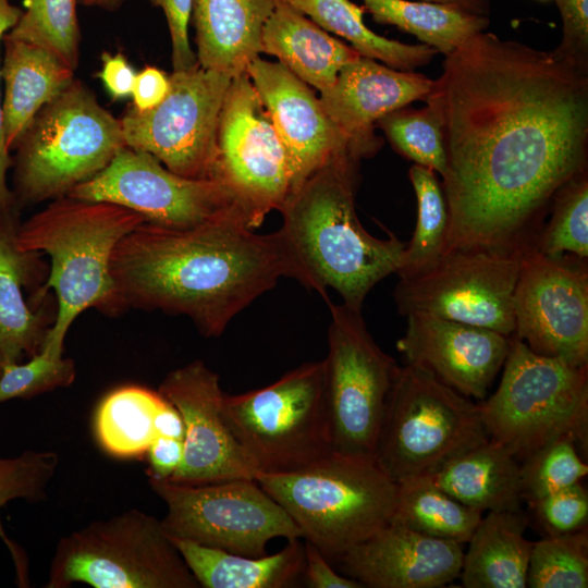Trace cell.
<instances>
[{"label":"cell","mask_w":588,"mask_h":588,"mask_svg":"<svg viewBox=\"0 0 588 588\" xmlns=\"http://www.w3.org/2000/svg\"><path fill=\"white\" fill-rule=\"evenodd\" d=\"M427 98L446 159L443 254L529 247L556 193L586 171L587 66L481 32L445 56Z\"/></svg>","instance_id":"1"},{"label":"cell","mask_w":588,"mask_h":588,"mask_svg":"<svg viewBox=\"0 0 588 588\" xmlns=\"http://www.w3.org/2000/svg\"><path fill=\"white\" fill-rule=\"evenodd\" d=\"M110 271L125 307L186 316L206 338L296 275L281 232L256 233L235 215L188 229L145 221L119 242Z\"/></svg>","instance_id":"2"},{"label":"cell","mask_w":588,"mask_h":588,"mask_svg":"<svg viewBox=\"0 0 588 588\" xmlns=\"http://www.w3.org/2000/svg\"><path fill=\"white\" fill-rule=\"evenodd\" d=\"M351 151L332 157L291 192L280 208L281 232L295 267V280L318 292L327 289L362 309L369 291L396 273L406 244L390 234L368 233L355 209L357 163Z\"/></svg>","instance_id":"3"},{"label":"cell","mask_w":588,"mask_h":588,"mask_svg":"<svg viewBox=\"0 0 588 588\" xmlns=\"http://www.w3.org/2000/svg\"><path fill=\"white\" fill-rule=\"evenodd\" d=\"M145 221L117 204L64 196L19 224L17 246L45 253L51 259L42 287L53 290L57 311L41 350L62 355L70 327L88 308L108 315L126 308L115 289L110 261L119 242Z\"/></svg>","instance_id":"4"},{"label":"cell","mask_w":588,"mask_h":588,"mask_svg":"<svg viewBox=\"0 0 588 588\" xmlns=\"http://www.w3.org/2000/svg\"><path fill=\"white\" fill-rule=\"evenodd\" d=\"M126 146L120 118L74 78L27 124L11 150V192L22 209L66 196Z\"/></svg>","instance_id":"5"},{"label":"cell","mask_w":588,"mask_h":588,"mask_svg":"<svg viewBox=\"0 0 588 588\" xmlns=\"http://www.w3.org/2000/svg\"><path fill=\"white\" fill-rule=\"evenodd\" d=\"M254 479L328 560L385 527L395 507L397 485L373 456L332 452L302 469Z\"/></svg>","instance_id":"6"},{"label":"cell","mask_w":588,"mask_h":588,"mask_svg":"<svg viewBox=\"0 0 588 588\" xmlns=\"http://www.w3.org/2000/svg\"><path fill=\"white\" fill-rule=\"evenodd\" d=\"M497 391L479 405L488 438L523 461L571 434L587 448L588 365L538 355L511 336Z\"/></svg>","instance_id":"7"},{"label":"cell","mask_w":588,"mask_h":588,"mask_svg":"<svg viewBox=\"0 0 588 588\" xmlns=\"http://www.w3.org/2000/svg\"><path fill=\"white\" fill-rule=\"evenodd\" d=\"M222 415L256 473L295 471L333 452L324 359L265 388L224 393Z\"/></svg>","instance_id":"8"},{"label":"cell","mask_w":588,"mask_h":588,"mask_svg":"<svg viewBox=\"0 0 588 588\" xmlns=\"http://www.w3.org/2000/svg\"><path fill=\"white\" fill-rule=\"evenodd\" d=\"M487 439L478 403L406 364L388 396L373 458L400 483L432 476Z\"/></svg>","instance_id":"9"},{"label":"cell","mask_w":588,"mask_h":588,"mask_svg":"<svg viewBox=\"0 0 588 588\" xmlns=\"http://www.w3.org/2000/svg\"><path fill=\"white\" fill-rule=\"evenodd\" d=\"M198 588L161 520L132 509L62 537L47 588Z\"/></svg>","instance_id":"10"},{"label":"cell","mask_w":588,"mask_h":588,"mask_svg":"<svg viewBox=\"0 0 588 588\" xmlns=\"http://www.w3.org/2000/svg\"><path fill=\"white\" fill-rule=\"evenodd\" d=\"M148 482L167 505L161 525L170 538L255 558L266 555L273 538H302L289 514L255 479L189 486L148 477Z\"/></svg>","instance_id":"11"},{"label":"cell","mask_w":588,"mask_h":588,"mask_svg":"<svg viewBox=\"0 0 588 588\" xmlns=\"http://www.w3.org/2000/svg\"><path fill=\"white\" fill-rule=\"evenodd\" d=\"M330 310L326 364L333 452L373 456L399 365L370 335L362 309L326 299Z\"/></svg>","instance_id":"12"},{"label":"cell","mask_w":588,"mask_h":588,"mask_svg":"<svg viewBox=\"0 0 588 588\" xmlns=\"http://www.w3.org/2000/svg\"><path fill=\"white\" fill-rule=\"evenodd\" d=\"M211 180L253 230L291 192L286 151L246 71L232 78L221 108Z\"/></svg>","instance_id":"13"},{"label":"cell","mask_w":588,"mask_h":588,"mask_svg":"<svg viewBox=\"0 0 588 588\" xmlns=\"http://www.w3.org/2000/svg\"><path fill=\"white\" fill-rule=\"evenodd\" d=\"M522 253L446 252L422 271L400 278L394 290L399 313L430 315L512 336Z\"/></svg>","instance_id":"14"},{"label":"cell","mask_w":588,"mask_h":588,"mask_svg":"<svg viewBox=\"0 0 588 588\" xmlns=\"http://www.w3.org/2000/svg\"><path fill=\"white\" fill-rule=\"evenodd\" d=\"M234 76L199 65L170 74L167 97L148 111L120 118L127 147L155 156L170 171L211 179L221 108Z\"/></svg>","instance_id":"15"},{"label":"cell","mask_w":588,"mask_h":588,"mask_svg":"<svg viewBox=\"0 0 588 588\" xmlns=\"http://www.w3.org/2000/svg\"><path fill=\"white\" fill-rule=\"evenodd\" d=\"M66 196L117 204L168 229H188L230 215L245 221L219 182L179 175L155 156L127 146L101 172Z\"/></svg>","instance_id":"16"},{"label":"cell","mask_w":588,"mask_h":588,"mask_svg":"<svg viewBox=\"0 0 588 588\" xmlns=\"http://www.w3.org/2000/svg\"><path fill=\"white\" fill-rule=\"evenodd\" d=\"M512 336L534 353L588 365L586 262L551 259L531 246L520 256L513 296Z\"/></svg>","instance_id":"17"},{"label":"cell","mask_w":588,"mask_h":588,"mask_svg":"<svg viewBox=\"0 0 588 588\" xmlns=\"http://www.w3.org/2000/svg\"><path fill=\"white\" fill-rule=\"evenodd\" d=\"M158 392L176 407L185 425L183 461L168 480L197 486L255 478L256 470L223 418L224 392L217 372L193 360L170 371Z\"/></svg>","instance_id":"18"},{"label":"cell","mask_w":588,"mask_h":588,"mask_svg":"<svg viewBox=\"0 0 588 588\" xmlns=\"http://www.w3.org/2000/svg\"><path fill=\"white\" fill-rule=\"evenodd\" d=\"M246 73L286 151L291 192L332 157L344 151L354 154L309 85L282 63L257 57L248 63Z\"/></svg>","instance_id":"19"},{"label":"cell","mask_w":588,"mask_h":588,"mask_svg":"<svg viewBox=\"0 0 588 588\" xmlns=\"http://www.w3.org/2000/svg\"><path fill=\"white\" fill-rule=\"evenodd\" d=\"M396 342L406 364L418 366L467 397L483 400L506 359L511 336L438 318L409 314Z\"/></svg>","instance_id":"20"},{"label":"cell","mask_w":588,"mask_h":588,"mask_svg":"<svg viewBox=\"0 0 588 588\" xmlns=\"http://www.w3.org/2000/svg\"><path fill=\"white\" fill-rule=\"evenodd\" d=\"M462 544L389 523L336 560L364 587L439 588L462 571Z\"/></svg>","instance_id":"21"},{"label":"cell","mask_w":588,"mask_h":588,"mask_svg":"<svg viewBox=\"0 0 588 588\" xmlns=\"http://www.w3.org/2000/svg\"><path fill=\"white\" fill-rule=\"evenodd\" d=\"M434 81L358 57L344 65L320 102L360 159L378 147L373 126L383 117L429 96Z\"/></svg>","instance_id":"22"},{"label":"cell","mask_w":588,"mask_h":588,"mask_svg":"<svg viewBox=\"0 0 588 588\" xmlns=\"http://www.w3.org/2000/svg\"><path fill=\"white\" fill-rule=\"evenodd\" d=\"M20 215L0 216V375L40 352L54 319L46 304L30 306L25 291L44 271L41 253L16 244Z\"/></svg>","instance_id":"23"},{"label":"cell","mask_w":588,"mask_h":588,"mask_svg":"<svg viewBox=\"0 0 588 588\" xmlns=\"http://www.w3.org/2000/svg\"><path fill=\"white\" fill-rule=\"evenodd\" d=\"M277 0H193L197 61L236 76L262 52V32Z\"/></svg>","instance_id":"24"},{"label":"cell","mask_w":588,"mask_h":588,"mask_svg":"<svg viewBox=\"0 0 588 588\" xmlns=\"http://www.w3.org/2000/svg\"><path fill=\"white\" fill-rule=\"evenodd\" d=\"M2 128L11 152L36 113L73 82L75 70L46 48L8 33L2 38Z\"/></svg>","instance_id":"25"},{"label":"cell","mask_w":588,"mask_h":588,"mask_svg":"<svg viewBox=\"0 0 588 588\" xmlns=\"http://www.w3.org/2000/svg\"><path fill=\"white\" fill-rule=\"evenodd\" d=\"M262 52L277 57L278 62L320 93L333 85L344 65L360 57L282 0H277L265 25Z\"/></svg>","instance_id":"26"},{"label":"cell","mask_w":588,"mask_h":588,"mask_svg":"<svg viewBox=\"0 0 588 588\" xmlns=\"http://www.w3.org/2000/svg\"><path fill=\"white\" fill-rule=\"evenodd\" d=\"M528 517L516 511L488 512L464 553L460 578L466 588H525L532 542Z\"/></svg>","instance_id":"27"},{"label":"cell","mask_w":588,"mask_h":588,"mask_svg":"<svg viewBox=\"0 0 588 588\" xmlns=\"http://www.w3.org/2000/svg\"><path fill=\"white\" fill-rule=\"evenodd\" d=\"M431 477L452 498L478 512L520 510V464L489 438Z\"/></svg>","instance_id":"28"},{"label":"cell","mask_w":588,"mask_h":588,"mask_svg":"<svg viewBox=\"0 0 588 588\" xmlns=\"http://www.w3.org/2000/svg\"><path fill=\"white\" fill-rule=\"evenodd\" d=\"M170 539L203 588H286L303 576L304 543L299 538L287 540L278 553L257 558Z\"/></svg>","instance_id":"29"},{"label":"cell","mask_w":588,"mask_h":588,"mask_svg":"<svg viewBox=\"0 0 588 588\" xmlns=\"http://www.w3.org/2000/svg\"><path fill=\"white\" fill-rule=\"evenodd\" d=\"M372 19L413 34L445 56L462 47L489 25L487 15L424 0H360Z\"/></svg>","instance_id":"30"},{"label":"cell","mask_w":588,"mask_h":588,"mask_svg":"<svg viewBox=\"0 0 588 588\" xmlns=\"http://www.w3.org/2000/svg\"><path fill=\"white\" fill-rule=\"evenodd\" d=\"M309 17L328 33L347 40L362 57L402 71H413L428 63L437 53L420 44L408 45L382 37L364 22L363 7L351 0H282Z\"/></svg>","instance_id":"31"},{"label":"cell","mask_w":588,"mask_h":588,"mask_svg":"<svg viewBox=\"0 0 588 588\" xmlns=\"http://www.w3.org/2000/svg\"><path fill=\"white\" fill-rule=\"evenodd\" d=\"M164 397L140 385H124L99 403L94 429L100 448L117 458H144L157 437L155 417Z\"/></svg>","instance_id":"32"},{"label":"cell","mask_w":588,"mask_h":588,"mask_svg":"<svg viewBox=\"0 0 588 588\" xmlns=\"http://www.w3.org/2000/svg\"><path fill=\"white\" fill-rule=\"evenodd\" d=\"M395 507L390 523L420 534L466 543L482 513L452 498L431 476L396 483Z\"/></svg>","instance_id":"33"},{"label":"cell","mask_w":588,"mask_h":588,"mask_svg":"<svg viewBox=\"0 0 588 588\" xmlns=\"http://www.w3.org/2000/svg\"><path fill=\"white\" fill-rule=\"evenodd\" d=\"M409 179L417 200V219L396 271L399 278L416 274L436 262L443 254L449 228L448 204L436 172L414 164Z\"/></svg>","instance_id":"34"},{"label":"cell","mask_w":588,"mask_h":588,"mask_svg":"<svg viewBox=\"0 0 588 588\" xmlns=\"http://www.w3.org/2000/svg\"><path fill=\"white\" fill-rule=\"evenodd\" d=\"M549 222L537 233L531 247L551 259L587 262L588 179L584 171L568 181L552 200Z\"/></svg>","instance_id":"35"},{"label":"cell","mask_w":588,"mask_h":588,"mask_svg":"<svg viewBox=\"0 0 588 588\" xmlns=\"http://www.w3.org/2000/svg\"><path fill=\"white\" fill-rule=\"evenodd\" d=\"M59 466L53 451L28 450L14 457L0 456V511L9 502L23 499L38 502L47 498V488ZM0 539L10 551L15 564L17 581L28 586L27 559L23 550L11 540L0 518Z\"/></svg>","instance_id":"36"},{"label":"cell","mask_w":588,"mask_h":588,"mask_svg":"<svg viewBox=\"0 0 588 588\" xmlns=\"http://www.w3.org/2000/svg\"><path fill=\"white\" fill-rule=\"evenodd\" d=\"M79 0H26L25 11L8 32L53 52L76 70L81 54Z\"/></svg>","instance_id":"37"},{"label":"cell","mask_w":588,"mask_h":588,"mask_svg":"<svg viewBox=\"0 0 588 588\" xmlns=\"http://www.w3.org/2000/svg\"><path fill=\"white\" fill-rule=\"evenodd\" d=\"M526 587H588L587 528L532 542Z\"/></svg>","instance_id":"38"},{"label":"cell","mask_w":588,"mask_h":588,"mask_svg":"<svg viewBox=\"0 0 588 588\" xmlns=\"http://www.w3.org/2000/svg\"><path fill=\"white\" fill-rule=\"evenodd\" d=\"M426 101L421 109H399L377 124L400 154L442 176L446 166L442 120L437 105Z\"/></svg>","instance_id":"39"},{"label":"cell","mask_w":588,"mask_h":588,"mask_svg":"<svg viewBox=\"0 0 588 588\" xmlns=\"http://www.w3.org/2000/svg\"><path fill=\"white\" fill-rule=\"evenodd\" d=\"M575 437L567 434L544 444L520 464L522 498L528 502L581 482L588 466L577 453Z\"/></svg>","instance_id":"40"},{"label":"cell","mask_w":588,"mask_h":588,"mask_svg":"<svg viewBox=\"0 0 588 588\" xmlns=\"http://www.w3.org/2000/svg\"><path fill=\"white\" fill-rule=\"evenodd\" d=\"M76 378L72 358L40 350L27 362L11 364L0 375V403L32 399L71 385Z\"/></svg>","instance_id":"41"},{"label":"cell","mask_w":588,"mask_h":588,"mask_svg":"<svg viewBox=\"0 0 588 588\" xmlns=\"http://www.w3.org/2000/svg\"><path fill=\"white\" fill-rule=\"evenodd\" d=\"M532 516L546 536L587 528L588 493L581 482L528 502Z\"/></svg>","instance_id":"42"},{"label":"cell","mask_w":588,"mask_h":588,"mask_svg":"<svg viewBox=\"0 0 588 588\" xmlns=\"http://www.w3.org/2000/svg\"><path fill=\"white\" fill-rule=\"evenodd\" d=\"M147 1L160 8L164 13L171 39L173 71H185L199 65L188 38V23L192 17L193 0Z\"/></svg>","instance_id":"43"},{"label":"cell","mask_w":588,"mask_h":588,"mask_svg":"<svg viewBox=\"0 0 588 588\" xmlns=\"http://www.w3.org/2000/svg\"><path fill=\"white\" fill-rule=\"evenodd\" d=\"M560 11L563 37L556 53L587 66L588 0H555Z\"/></svg>","instance_id":"44"},{"label":"cell","mask_w":588,"mask_h":588,"mask_svg":"<svg viewBox=\"0 0 588 588\" xmlns=\"http://www.w3.org/2000/svg\"><path fill=\"white\" fill-rule=\"evenodd\" d=\"M21 13V9L12 4L10 0H0V46L3 36L16 24ZM11 152L7 148L3 137L2 96L0 88V216L20 213V211L15 208L13 195L8 181V173L11 169Z\"/></svg>","instance_id":"45"},{"label":"cell","mask_w":588,"mask_h":588,"mask_svg":"<svg viewBox=\"0 0 588 588\" xmlns=\"http://www.w3.org/2000/svg\"><path fill=\"white\" fill-rule=\"evenodd\" d=\"M304 583L310 588H362L359 581L338 574L310 541L304 540Z\"/></svg>","instance_id":"46"},{"label":"cell","mask_w":588,"mask_h":588,"mask_svg":"<svg viewBox=\"0 0 588 588\" xmlns=\"http://www.w3.org/2000/svg\"><path fill=\"white\" fill-rule=\"evenodd\" d=\"M101 61L102 68L98 77L112 100L132 96L136 72L127 58L121 52H103Z\"/></svg>","instance_id":"47"},{"label":"cell","mask_w":588,"mask_h":588,"mask_svg":"<svg viewBox=\"0 0 588 588\" xmlns=\"http://www.w3.org/2000/svg\"><path fill=\"white\" fill-rule=\"evenodd\" d=\"M170 90V75L164 71L146 66L136 73L132 91V107L137 111H148L158 106Z\"/></svg>","instance_id":"48"},{"label":"cell","mask_w":588,"mask_h":588,"mask_svg":"<svg viewBox=\"0 0 588 588\" xmlns=\"http://www.w3.org/2000/svg\"><path fill=\"white\" fill-rule=\"evenodd\" d=\"M183 454V440L157 436L146 453L148 477L170 479L179 469Z\"/></svg>","instance_id":"49"},{"label":"cell","mask_w":588,"mask_h":588,"mask_svg":"<svg viewBox=\"0 0 588 588\" xmlns=\"http://www.w3.org/2000/svg\"><path fill=\"white\" fill-rule=\"evenodd\" d=\"M157 436L184 441L185 425L176 407L164 399L155 417Z\"/></svg>","instance_id":"50"},{"label":"cell","mask_w":588,"mask_h":588,"mask_svg":"<svg viewBox=\"0 0 588 588\" xmlns=\"http://www.w3.org/2000/svg\"><path fill=\"white\" fill-rule=\"evenodd\" d=\"M124 0H79L82 4L103 10H115Z\"/></svg>","instance_id":"51"}]
</instances>
